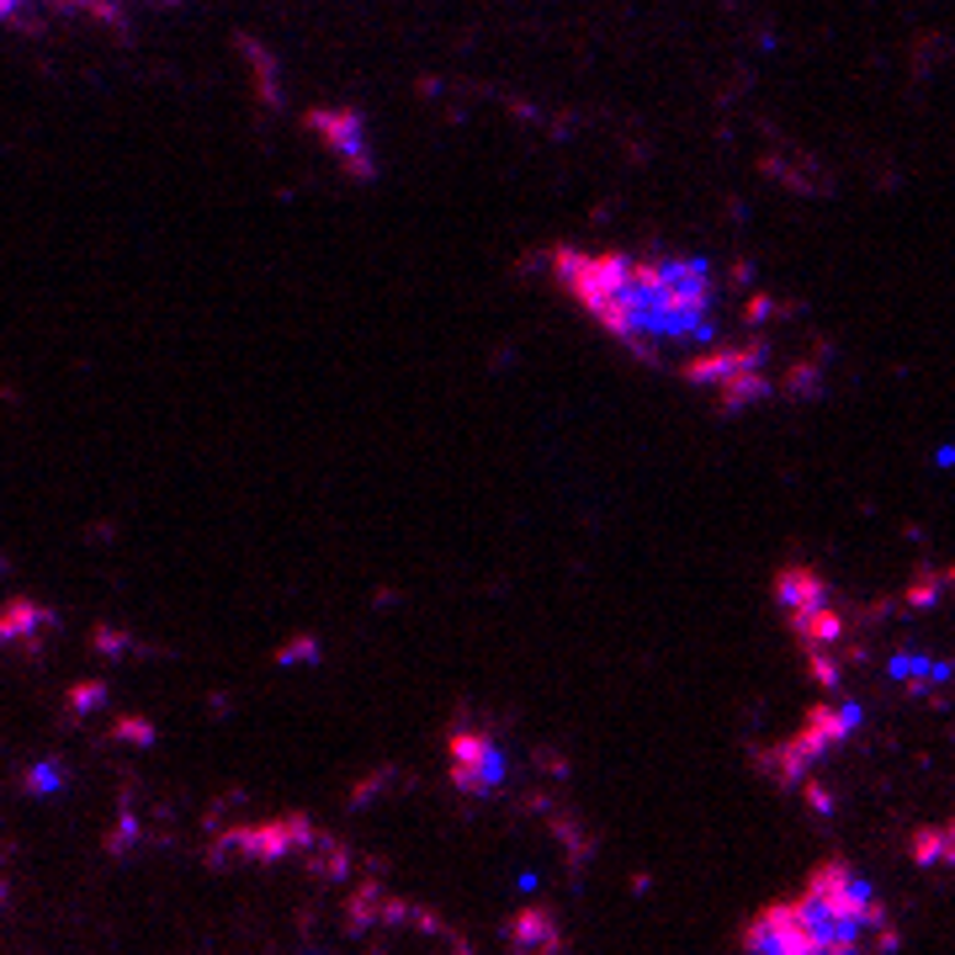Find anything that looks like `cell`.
<instances>
[{"label": "cell", "mask_w": 955, "mask_h": 955, "mask_svg": "<svg viewBox=\"0 0 955 955\" xmlns=\"http://www.w3.org/2000/svg\"><path fill=\"white\" fill-rule=\"evenodd\" d=\"M446 753H451V785L462 796H499L510 781V753L478 722H457L446 738Z\"/></svg>", "instance_id": "obj_2"}, {"label": "cell", "mask_w": 955, "mask_h": 955, "mask_svg": "<svg viewBox=\"0 0 955 955\" xmlns=\"http://www.w3.org/2000/svg\"><path fill=\"white\" fill-rule=\"evenodd\" d=\"M557 287L637 361L669 367L684 382L722 350V281L701 255H626V250H552Z\"/></svg>", "instance_id": "obj_1"}, {"label": "cell", "mask_w": 955, "mask_h": 955, "mask_svg": "<svg viewBox=\"0 0 955 955\" xmlns=\"http://www.w3.org/2000/svg\"><path fill=\"white\" fill-rule=\"evenodd\" d=\"M65 5H106V0H65Z\"/></svg>", "instance_id": "obj_7"}, {"label": "cell", "mask_w": 955, "mask_h": 955, "mask_svg": "<svg viewBox=\"0 0 955 955\" xmlns=\"http://www.w3.org/2000/svg\"><path fill=\"white\" fill-rule=\"evenodd\" d=\"M744 955H822L818 940L807 934V923L796 913V897L791 902H770L764 913H753L738 934Z\"/></svg>", "instance_id": "obj_3"}, {"label": "cell", "mask_w": 955, "mask_h": 955, "mask_svg": "<svg viewBox=\"0 0 955 955\" xmlns=\"http://www.w3.org/2000/svg\"><path fill=\"white\" fill-rule=\"evenodd\" d=\"M59 785V764H37L33 770V791H54Z\"/></svg>", "instance_id": "obj_6"}, {"label": "cell", "mask_w": 955, "mask_h": 955, "mask_svg": "<svg viewBox=\"0 0 955 955\" xmlns=\"http://www.w3.org/2000/svg\"><path fill=\"white\" fill-rule=\"evenodd\" d=\"M308 128L330 143V154H335L350 175H361V181L372 175V143H367V128H361L356 112H313Z\"/></svg>", "instance_id": "obj_4"}, {"label": "cell", "mask_w": 955, "mask_h": 955, "mask_svg": "<svg viewBox=\"0 0 955 955\" xmlns=\"http://www.w3.org/2000/svg\"><path fill=\"white\" fill-rule=\"evenodd\" d=\"M951 675L945 664H934V658H913V653H902V658H891V680L913 684V690H929V684H940Z\"/></svg>", "instance_id": "obj_5"}, {"label": "cell", "mask_w": 955, "mask_h": 955, "mask_svg": "<svg viewBox=\"0 0 955 955\" xmlns=\"http://www.w3.org/2000/svg\"><path fill=\"white\" fill-rule=\"evenodd\" d=\"M0 16H11V11H5V0H0Z\"/></svg>", "instance_id": "obj_8"}]
</instances>
